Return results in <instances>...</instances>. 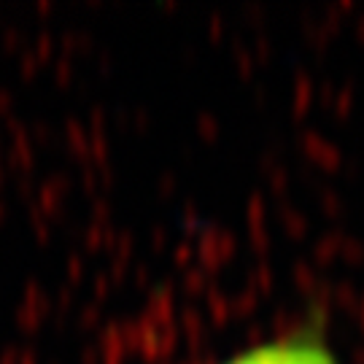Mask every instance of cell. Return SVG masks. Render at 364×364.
Returning <instances> with one entry per match:
<instances>
[{"label": "cell", "instance_id": "6da1fadb", "mask_svg": "<svg viewBox=\"0 0 364 364\" xmlns=\"http://www.w3.org/2000/svg\"><path fill=\"white\" fill-rule=\"evenodd\" d=\"M221 364H340L332 348L316 332H297L287 338L257 343L237 351Z\"/></svg>", "mask_w": 364, "mask_h": 364}]
</instances>
